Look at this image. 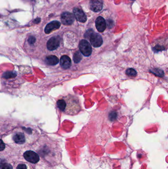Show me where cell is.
<instances>
[{"label": "cell", "instance_id": "obj_1", "mask_svg": "<svg viewBox=\"0 0 168 169\" xmlns=\"http://www.w3.org/2000/svg\"><path fill=\"white\" fill-rule=\"evenodd\" d=\"M57 106L61 111L69 115H75L81 110L79 99L71 95L58 99L57 101Z\"/></svg>", "mask_w": 168, "mask_h": 169}, {"label": "cell", "instance_id": "obj_2", "mask_svg": "<svg viewBox=\"0 0 168 169\" xmlns=\"http://www.w3.org/2000/svg\"><path fill=\"white\" fill-rule=\"evenodd\" d=\"M84 37L88 38L89 37L90 42L91 45L94 47L98 48L103 44V41L102 37L99 34L95 33L92 30L87 31L84 35Z\"/></svg>", "mask_w": 168, "mask_h": 169}, {"label": "cell", "instance_id": "obj_3", "mask_svg": "<svg viewBox=\"0 0 168 169\" xmlns=\"http://www.w3.org/2000/svg\"><path fill=\"white\" fill-rule=\"evenodd\" d=\"M79 50L81 54L85 57H88L92 53V47L89 42L85 40H82L79 44Z\"/></svg>", "mask_w": 168, "mask_h": 169}, {"label": "cell", "instance_id": "obj_4", "mask_svg": "<svg viewBox=\"0 0 168 169\" xmlns=\"http://www.w3.org/2000/svg\"><path fill=\"white\" fill-rule=\"evenodd\" d=\"M24 157L27 161L32 163H36L40 160L38 154L32 151H27L24 153Z\"/></svg>", "mask_w": 168, "mask_h": 169}, {"label": "cell", "instance_id": "obj_5", "mask_svg": "<svg viewBox=\"0 0 168 169\" xmlns=\"http://www.w3.org/2000/svg\"><path fill=\"white\" fill-rule=\"evenodd\" d=\"M74 16L70 12H65L61 15V21L64 25H70L72 24L74 21Z\"/></svg>", "mask_w": 168, "mask_h": 169}, {"label": "cell", "instance_id": "obj_6", "mask_svg": "<svg viewBox=\"0 0 168 169\" xmlns=\"http://www.w3.org/2000/svg\"><path fill=\"white\" fill-rule=\"evenodd\" d=\"M60 43V38L59 36H55L50 39L47 43V49L49 50H55L57 49Z\"/></svg>", "mask_w": 168, "mask_h": 169}, {"label": "cell", "instance_id": "obj_7", "mask_svg": "<svg viewBox=\"0 0 168 169\" xmlns=\"http://www.w3.org/2000/svg\"><path fill=\"white\" fill-rule=\"evenodd\" d=\"M73 12L74 14V17H76V20L79 22H85L87 19L86 15L84 14V12L81 8H74L73 10Z\"/></svg>", "mask_w": 168, "mask_h": 169}, {"label": "cell", "instance_id": "obj_8", "mask_svg": "<svg viewBox=\"0 0 168 169\" xmlns=\"http://www.w3.org/2000/svg\"><path fill=\"white\" fill-rule=\"evenodd\" d=\"M89 8L93 12H100L103 8V3L101 0H91L89 3Z\"/></svg>", "mask_w": 168, "mask_h": 169}, {"label": "cell", "instance_id": "obj_9", "mask_svg": "<svg viewBox=\"0 0 168 169\" xmlns=\"http://www.w3.org/2000/svg\"><path fill=\"white\" fill-rule=\"evenodd\" d=\"M95 25L96 28L100 32H104L107 26L106 21L103 17H99L96 19Z\"/></svg>", "mask_w": 168, "mask_h": 169}, {"label": "cell", "instance_id": "obj_10", "mask_svg": "<svg viewBox=\"0 0 168 169\" xmlns=\"http://www.w3.org/2000/svg\"><path fill=\"white\" fill-rule=\"evenodd\" d=\"M60 22L58 21H53L46 26L44 31L46 34H49L53 31L57 30L60 27Z\"/></svg>", "mask_w": 168, "mask_h": 169}, {"label": "cell", "instance_id": "obj_11", "mask_svg": "<svg viewBox=\"0 0 168 169\" xmlns=\"http://www.w3.org/2000/svg\"><path fill=\"white\" fill-rule=\"evenodd\" d=\"M71 59L67 55H63L60 59V66L63 68L67 69L71 67Z\"/></svg>", "mask_w": 168, "mask_h": 169}, {"label": "cell", "instance_id": "obj_12", "mask_svg": "<svg viewBox=\"0 0 168 169\" xmlns=\"http://www.w3.org/2000/svg\"><path fill=\"white\" fill-rule=\"evenodd\" d=\"M59 61V59L55 55H49L46 57V62L49 66L56 65Z\"/></svg>", "mask_w": 168, "mask_h": 169}, {"label": "cell", "instance_id": "obj_13", "mask_svg": "<svg viewBox=\"0 0 168 169\" xmlns=\"http://www.w3.org/2000/svg\"><path fill=\"white\" fill-rule=\"evenodd\" d=\"M13 139L17 144H23L25 141V136L21 132H18L14 135Z\"/></svg>", "mask_w": 168, "mask_h": 169}, {"label": "cell", "instance_id": "obj_14", "mask_svg": "<svg viewBox=\"0 0 168 169\" xmlns=\"http://www.w3.org/2000/svg\"><path fill=\"white\" fill-rule=\"evenodd\" d=\"M82 59H83L82 55H81V54L80 52L77 51V52H76V53H74V57H73V59L76 63H77L80 62Z\"/></svg>", "mask_w": 168, "mask_h": 169}, {"label": "cell", "instance_id": "obj_15", "mask_svg": "<svg viewBox=\"0 0 168 169\" xmlns=\"http://www.w3.org/2000/svg\"><path fill=\"white\" fill-rule=\"evenodd\" d=\"M0 169H12V167L10 164L3 161H0Z\"/></svg>", "mask_w": 168, "mask_h": 169}, {"label": "cell", "instance_id": "obj_16", "mask_svg": "<svg viewBox=\"0 0 168 169\" xmlns=\"http://www.w3.org/2000/svg\"><path fill=\"white\" fill-rule=\"evenodd\" d=\"M126 74L129 76L135 77L137 75V72L133 68L128 69L126 71Z\"/></svg>", "mask_w": 168, "mask_h": 169}, {"label": "cell", "instance_id": "obj_17", "mask_svg": "<svg viewBox=\"0 0 168 169\" xmlns=\"http://www.w3.org/2000/svg\"><path fill=\"white\" fill-rule=\"evenodd\" d=\"M151 72L155 74L156 75L159 76H163L164 75L163 71L159 69H154V70L151 71Z\"/></svg>", "mask_w": 168, "mask_h": 169}, {"label": "cell", "instance_id": "obj_18", "mask_svg": "<svg viewBox=\"0 0 168 169\" xmlns=\"http://www.w3.org/2000/svg\"><path fill=\"white\" fill-rule=\"evenodd\" d=\"M28 41L30 45L34 44L36 42V38L33 36H31L29 38Z\"/></svg>", "mask_w": 168, "mask_h": 169}, {"label": "cell", "instance_id": "obj_19", "mask_svg": "<svg viewBox=\"0 0 168 169\" xmlns=\"http://www.w3.org/2000/svg\"><path fill=\"white\" fill-rule=\"evenodd\" d=\"M117 116V114L115 112H112L109 115V118L111 121L115 119Z\"/></svg>", "mask_w": 168, "mask_h": 169}, {"label": "cell", "instance_id": "obj_20", "mask_svg": "<svg viewBox=\"0 0 168 169\" xmlns=\"http://www.w3.org/2000/svg\"><path fill=\"white\" fill-rule=\"evenodd\" d=\"M5 148V144L1 139H0V151L3 150Z\"/></svg>", "mask_w": 168, "mask_h": 169}, {"label": "cell", "instance_id": "obj_21", "mask_svg": "<svg viewBox=\"0 0 168 169\" xmlns=\"http://www.w3.org/2000/svg\"><path fill=\"white\" fill-rule=\"evenodd\" d=\"M16 169H27V167L24 164H19L18 166H17Z\"/></svg>", "mask_w": 168, "mask_h": 169}, {"label": "cell", "instance_id": "obj_22", "mask_svg": "<svg viewBox=\"0 0 168 169\" xmlns=\"http://www.w3.org/2000/svg\"><path fill=\"white\" fill-rule=\"evenodd\" d=\"M132 1H133V0H132Z\"/></svg>", "mask_w": 168, "mask_h": 169}]
</instances>
